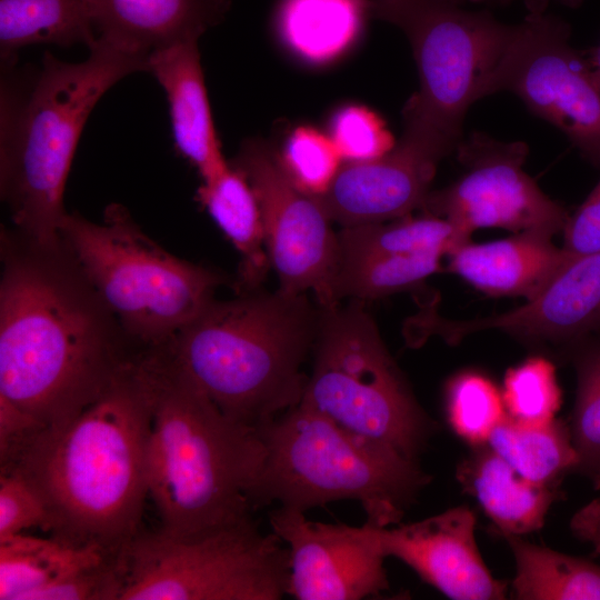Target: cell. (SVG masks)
<instances>
[{"label":"cell","instance_id":"6da1fadb","mask_svg":"<svg viewBox=\"0 0 600 600\" xmlns=\"http://www.w3.org/2000/svg\"><path fill=\"white\" fill-rule=\"evenodd\" d=\"M0 397L41 428L96 401L146 350L63 247L1 229Z\"/></svg>","mask_w":600,"mask_h":600},{"label":"cell","instance_id":"7a4b0ae2","mask_svg":"<svg viewBox=\"0 0 600 600\" xmlns=\"http://www.w3.org/2000/svg\"><path fill=\"white\" fill-rule=\"evenodd\" d=\"M144 354L71 420L0 448L1 471L36 489L56 538L122 556L139 533L152 413Z\"/></svg>","mask_w":600,"mask_h":600},{"label":"cell","instance_id":"3957f363","mask_svg":"<svg viewBox=\"0 0 600 600\" xmlns=\"http://www.w3.org/2000/svg\"><path fill=\"white\" fill-rule=\"evenodd\" d=\"M152 389L148 492L166 533L197 537L253 520L257 429L226 414L168 358L146 352Z\"/></svg>","mask_w":600,"mask_h":600},{"label":"cell","instance_id":"277c9868","mask_svg":"<svg viewBox=\"0 0 600 600\" xmlns=\"http://www.w3.org/2000/svg\"><path fill=\"white\" fill-rule=\"evenodd\" d=\"M320 307L261 288L213 299L159 347L231 420L257 429L300 404Z\"/></svg>","mask_w":600,"mask_h":600},{"label":"cell","instance_id":"5b68a950","mask_svg":"<svg viewBox=\"0 0 600 600\" xmlns=\"http://www.w3.org/2000/svg\"><path fill=\"white\" fill-rule=\"evenodd\" d=\"M81 62L46 52L31 87L2 82L0 188L13 228L46 248L61 244L63 193L91 111L124 77L148 71L149 57L102 38Z\"/></svg>","mask_w":600,"mask_h":600},{"label":"cell","instance_id":"8992f818","mask_svg":"<svg viewBox=\"0 0 600 600\" xmlns=\"http://www.w3.org/2000/svg\"><path fill=\"white\" fill-rule=\"evenodd\" d=\"M257 431L263 458L250 494L254 510L277 503L306 512L356 500L367 523L397 526L431 480L417 460L302 404Z\"/></svg>","mask_w":600,"mask_h":600},{"label":"cell","instance_id":"52a82bcc","mask_svg":"<svg viewBox=\"0 0 600 600\" xmlns=\"http://www.w3.org/2000/svg\"><path fill=\"white\" fill-rule=\"evenodd\" d=\"M60 237L129 338L144 350L166 344L229 278L181 259L149 238L119 203L102 222L67 212Z\"/></svg>","mask_w":600,"mask_h":600},{"label":"cell","instance_id":"ba28073f","mask_svg":"<svg viewBox=\"0 0 600 600\" xmlns=\"http://www.w3.org/2000/svg\"><path fill=\"white\" fill-rule=\"evenodd\" d=\"M312 356L300 404L417 460L433 422L418 403L363 301L320 307Z\"/></svg>","mask_w":600,"mask_h":600},{"label":"cell","instance_id":"9c48e42d","mask_svg":"<svg viewBox=\"0 0 600 600\" xmlns=\"http://www.w3.org/2000/svg\"><path fill=\"white\" fill-rule=\"evenodd\" d=\"M369 13L401 29L413 52L420 87L403 109V131L448 156L470 107L489 96L512 26L436 0H370Z\"/></svg>","mask_w":600,"mask_h":600},{"label":"cell","instance_id":"30bf717a","mask_svg":"<svg viewBox=\"0 0 600 600\" xmlns=\"http://www.w3.org/2000/svg\"><path fill=\"white\" fill-rule=\"evenodd\" d=\"M120 600H280L288 548L256 520L197 537L138 533L123 551Z\"/></svg>","mask_w":600,"mask_h":600},{"label":"cell","instance_id":"8fae6325","mask_svg":"<svg viewBox=\"0 0 600 600\" xmlns=\"http://www.w3.org/2000/svg\"><path fill=\"white\" fill-rule=\"evenodd\" d=\"M570 32L563 19L546 10H530L522 22L512 26L489 96L516 94L600 168V87L587 53L571 44Z\"/></svg>","mask_w":600,"mask_h":600},{"label":"cell","instance_id":"7c38bea8","mask_svg":"<svg viewBox=\"0 0 600 600\" xmlns=\"http://www.w3.org/2000/svg\"><path fill=\"white\" fill-rule=\"evenodd\" d=\"M231 164L246 176L257 196L279 290L290 294L311 291L321 308L339 303L332 290L337 232L319 199L289 180L277 151L260 139L246 140Z\"/></svg>","mask_w":600,"mask_h":600},{"label":"cell","instance_id":"4fadbf2b","mask_svg":"<svg viewBox=\"0 0 600 600\" xmlns=\"http://www.w3.org/2000/svg\"><path fill=\"white\" fill-rule=\"evenodd\" d=\"M456 150L464 171L449 187L430 192L423 206L429 213L447 218L470 233L500 228L552 237L563 231L569 214L524 171V142H503L472 132Z\"/></svg>","mask_w":600,"mask_h":600},{"label":"cell","instance_id":"5bb4252c","mask_svg":"<svg viewBox=\"0 0 600 600\" xmlns=\"http://www.w3.org/2000/svg\"><path fill=\"white\" fill-rule=\"evenodd\" d=\"M304 513L279 506L269 512L271 531L289 551V596L361 600L389 589L374 526L312 521Z\"/></svg>","mask_w":600,"mask_h":600},{"label":"cell","instance_id":"9a60e30c","mask_svg":"<svg viewBox=\"0 0 600 600\" xmlns=\"http://www.w3.org/2000/svg\"><path fill=\"white\" fill-rule=\"evenodd\" d=\"M424 336L448 343L482 330H501L530 341L574 344L600 331V251L570 256L549 283L523 306L502 314L472 320H422Z\"/></svg>","mask_w":600,"mask_h":600},{"label":"cell","instance_id":"2e32d148","mask_svg":"<svg viewBox=\"0 0 600 600\" xmlns=\"http://www.w3.org/2000/svg\"><path fill=\"white\" fill-rule=\"evenodd\" d=\"M382 553L411 568L454 600H500L508 582L486 566L474 538L476 514L466 506L412 523L374 527Z\"/></svg>","mask_w":600,"mask_h":600},{"label":"cell","instance_id":"e0dca14e","mask_svg":"<svg viewBox=\"0 0 600 600\" xmlns=\"http://www.w3.org/2000/svg\"><path fill=\"white\" fill-rule=\"evenodd\" d=\"M446 156L403 132L384 156L341 166L319 201L341 227L380 223L423 208L437 167Z\"/></svg>","mask_w":600,"mask_h":600},{"label":"cell","instance_id":"ac0fdd59","mask_svg":"<svg viewBox=\"0 0 600 600\" xmlns=\"http://www.w3.org/2000/svg\"><path fill=\"white\" fill-rule=\"evenodd\" d=\"M198 41H183L153 51L149 56L148 71L166 93L174 148L197 169L202 181H207L229 163L216 133Z\"/></svg>","mask_w":600,"mask_h":600},{"label":"cell","instance_id":"d6986e66","mask_svg":"<svg viewBox=\"0 0 600 600\" xmlns=\"http://www.w3.org/2000/svg\"><path fill=\"white\" fill-rule=\"evenodd\" d=\"M89 4L99 38L149 57L199 40L222 19L229 0H89Z\"/></svg>","mask_w":600,"mask_h":600},{"label":"cell","instance_id":"ffe728a7","mask_svg":"<svg viewBox=\"0 0 600 600\" xmlns=\"http://www.w3.org/2000/svg\"><path fill=\"white\" fill-rule=\"evenodd\" d=\"M448 256L450 270L476 289L527 301L549 283L568 258L551 237L536 232L484 243L467 241Z\"/></svg>","mask_w":600,"mask_h":600},{"label":"cell","instance_id":"44dd1931","mask_svg":"<svg viewBox=\"0 0 600 600\" xmlns=\"http://www.w3.org/2000/svg\"><path fill=\"white\" fill-rule=\"evenodd\" d=\"M457 478L491 519L497 533L523 536L539 530L557 498L554 486L523 478L488 444L473 447L459 464Z\"/></svg>","mask_w":600,"mask_h":600},{"label":"cell","instance_id":"7402d4cb","mask_svg":"<svg viewBox=\"0 0 600 600\" xmlns=\"http://www.w3.org/2000/svg\"><path fill=\"white\" fill-rule=\"evenodd\" d=\"M197 197L240 254L238 292L261 288L271 266L260 206L246 176L229 163L202 181Z\"/></svg>","mask_w":600,"mask_h":600},{"label":"cell","instance_id":"603a6c76","mask_svg":"<svg viewBox=\"0 0 600 600\" xmlns=\"http://www.w3.org/2000/svg\"><path fill=\"white\" fill-rule=\"evenodd\" d=\"M369 1L282 0L277 13L280 40L307 63L331 62L358 39Z\"/></svg>","mask_w":600,"mask_h":600},{"label":"cell","instance_id":"cb8c5ba5","mask_svg":"<svg viewBox=\"0 0 600 600\" xmlns=\"http://www.w3.org/2000/svg\"><path fill=\"white\" fill-rule=\"evenodd\" d=\"M110 557L98 546L16 533L0 538V600H26L31 592Z\"/></svg>","mask_w":600,"mask_h":600},{"label":"cell","instance_id":"d4e9b609","mask_svg":"<svg viewBox=\"0 0 600 600\" xmlns=\"http://www.w3.org/2000/svg\"><path fill=\"white\" fill-rule=\"evenodd\" d=\"M98 36L89 0H0L2 59L32 44L90 48Z\"/></svg>","mask_w":600,"mask_h":600},{"label":"cell","instance_id":"484cf974","mask_svg":"<svg viewBox=\"0 0 600 600\" xmlns=\"http://www.w3.org/2000/svg\"><path fill=\"white\" fill-rule=\"evenodd\" d=\"M514 558L513 597L520 600H600V566L499 533Z\"/></svg>","mask_w":600,"mask_h":600},{"label":"cell","instance_id":"4316f807","mask_svg":"<svg viewBox=\"0 0 600 600\" xmlns=\"http://www.w3.org/2000/svg\"><path fill=\"white\" fill-rule=\"evenodd\" d=\"M487 444L523 478L542 486H554L578 462L570 428L558 419L529 424L507 414Z\"/></svg>","mask_w":600,"mask_h":600},{"label":"cell","instance_id":"83f0119b","mask_svg":"<svg viewBox=\"0 0 600 600\" xmlns=\"http://www.w3.org/2000/svg\"><path fill=\"white\" fill-rule=\"evenodd\" d=\"M471 233L451 220L427 212L389 223L342 227L337 232V259L380 253L439 251L449 254Z\"/></svg>","mask_w":600,"mask_h":600},{"label":"cell","instance_id":"f1b7e54d","mask_svg":"<svg viewBox=\"0 0 600 600\" xmlns=\"http://www.w3.org/2000/svg\"><path fill=\"white\" fill-rule=\"evenodd\" d=\"M444 253H380L338 258L333 279V297L351 300H374L413 289L440 269Z\"/></svg>","mask_w":600,"mask_h":600},{"label":"cell","instance_id":"f546056e","mask_svg":"<svg viewBox=\"0 0 600 600\" xmlns=\"http://www.w3.org/2000/svg\"><path fill=\"white\" fill-rule=\"evenodd\" d=\"M577 393L570 433L577 452L574 471L600 488V331L573 344Z\"/></svg>","mask_w":600,"mask_h":600},{"label":"cell","instance_id":"4dcf8cb0","mask_svg":"<svg viewBox=\"0 0 600 600\" xmlns=\"http://www.w3.org/2000/svg\"><path fill=\"white\" fill-rule=\"evenodd\" d=\"M444 400L451 429L472 447L487 444L507 416L502 392L477 371L453 376L446 386Z\"/></svg>","mask_w":600,"mask_h":600},{"label":"cell","instance_id":"1f68e13d","mask_svg":"<svg viewBox=\"0 0 600 600\" xmlns=\"http://www.w3.org/2000/svg\"><path fill=\"white\" fill-rule=\"evenodd\" d=\"M501 392L507 414L523 423L551 422L561 406L556 368L543 357L528 358L509 369Z\"/></svg>","mask_w":600,"mask_h":600},{"label":"cell","instance_id":"d6a6232c","mask_svg":"<svg viewBox=\"0 0 600 600\" xmlns=\"http://www.w3.org/2000/svg\"><path fill=\"white\" fill-rule=\"evenodd\" d=\"M277 154L289 180L300 191L316 198L329 190L342 166L329 134L310 126L290 131Z\"/></svg>","mask_w":600,"mask_h":600},{"label":"cell","instance_id":"836d02e7","mask_svg":"<svg viewBox=\"0 0 600 600\" xmlns=\"http://www.w3.org/2000/svg\"><path fill=\"white\" fill-rule=\"evenodd\" d=\"M329 137L347 162L370 161L394 147L382 119L359 104H347L336 110L330 119Z\"/></svg>","mask_w":600,"mask_h":600},{"label":"cell","instance_id":"e575fe53","mask_svg":"<svg viewBox=\"0 0 600 600\" xmlns=\"http://www.w3.org/2000/svg\"><path fill=\"white\" fill-rule=\"evenodd\" d=\"M123 584L122 554L68 574L31 592L26 600H120Z\"/></svg>","mask_w":600,"mask_h":600},{"label":"cell","instance_id":"d590c367","mask_svg":"<svg viewBox=\"0 0 600 600\" xmlns=\"http://www.w3.org/2000/svg\"><path fill=\"white\" fill-rule=\"evenodd\" d=\"M49 513L36 489L20 474L0 473V538L41 527L47 530Z\"/></svg>","mask_w":600,"mask_h":600},{"label":"cell","instance_id":"8d00e7d4","mask_svg":"<svg viewBox=\"0 0 600 600\" xmlns=\"http://www.w3.org/2000/svg\"><path fill=\"white\" fill-rule=\"evenodd\" d=\"M562 249L570 256L600 251V181L577 211L569 216L563 229Z\"/></svg>","mask_w":600,"mask_h":600},{"label":"cell","instance_id":"74e56055","mask_svg":"<svg viewBox=\"0 0 600 600\" xmlns=\"http://www.w3.org/2000/svg\"><path fill=\"white\" fill-rule=\"evenodd\" d=\"M576 531L590 541L600 557V502L596 501L576 517Z\"/></svg>","mask_w":600,"mask_h":600},{"label":"cell","instance_id":"f35d334b","mask_svg":"<svg viewBox=\"0 0 600 600\" xmlns=\"http://www.w3.org/2000/svg\"><path fill=\"white\" fill-rule=\"evenodd\" d=\"M472 2H484L488 4L500 6L508 4L514 0H470ZM551 1L561 2L566 6H577L581 0H523L528 11L530 10H546Z\"/></svg>","mask_w":600,"mask_h":600},{"label":"cell","instance_id":"ab89813d","mask_svg":"<svg viewBox=\"0 0 600 600\" xmlns=\"http://www.w3.org/2000/svg\"><path fill=\"white\" fill-rule=\"evenodd\" d=\"M587 59L593 77L600 87V44L587 53Z\"/></svg>","mask_w":600,"mask_h":600},{"label":"cell","instance_id":"60d3db41","mask_svg":"<svg viewBox=\"0 0 600 600\" xmlns=\"http://www.w3.org/2000/svg\"><path fill=\"white\" fill-rule=\"evenodd\" d=\"M436 1L461 7L464 2L470 1V0H436Z\"/></svg>","mask_w":600,"mask_h":600}]
</instances>
